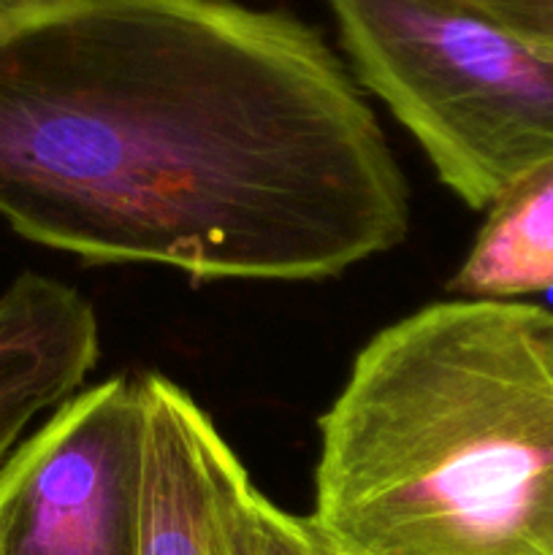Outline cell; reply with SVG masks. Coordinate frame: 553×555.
Instances as JSON below:
<instances>
[{"instance_id":"obj_1","label":"cell","mask_w":553,"mask_h":555,"mask_svg":"<svg viewBox=\"0 0 553 555\" xmlns=\"http://www.w3.org/2000/svg\"><path fill=\"white\" fill-rule=\"evenodd\" d=\"M0 217L87 263L329 280L410 193L309 25L236 0H74L0 22Z\"/></svg>"},{"instance_id":"obj_2","label":"cell","mask_w":553,"mask_h":555,"mask_svg":"<svg viewBox=\"0 0 553 555\" xmlns=\"http://www.w3.org/2000/svg\"><path fill=\"white\" fill-rule=\"evenodd\" d=\"M307 520L336 555H553V312L442 301L372 336Z\"/></svg>"},{"instance_id":"obj_3","label":"cell","mask_w":553,"mask_h":555,"mask_svg":"<svg viewBox=\"0 0 553 555\" xmlns=\"http://www.w3.org/2000/svg\"><path fill=\"white\" fill-rule=\"evenodd\" d=\"M352 74L470 209L553 163V57L459 0H325Z\"/></svg>"},{"instance_id":"obj_4","label":"cell","mask_w":553,"mask_h":555,"mask_svg":"<svg viewBox=\"0 0 553 555\" xmlns=\"http://www.w3.org/2000/svg\"><path fill=\"white\" fill-rule=\"evenodd\" d=\"M144 477V374L70 396L0 469V555H141Z\"/></svg>"},{"instance_id":"obj_5","label":"cell","mask_w":553,"mask_h":555,"mask_svg":"<svg viewBox=\"0 0 553 555\" xmlns=\"http://www.w3.org/2000/svg\"><path fill=\"white\" fill-rule=\"evenodd\" d=\"M98 356L95 309L76 287L27 271L0 293V461L33 417L76 396Z\"/></svg>"},{"instance_id":"obj_6","label":"cell","mask_w":553,"mask_h":555,"mask_svg":"<svg viewBox=\"0 0 553 555\" xmlns=\"http://www.w3.org/2000/svg\"><path fill=\"white\" fill-rule=\"evenodd\" d=\"M144 393L141 555H228L206 461L211 417L163 374H144Z\"/></svg>"},{"instance_id":"obj_7","label":"cell","mask_w":553,"mask_h":555,"mask_svg":"<svg viewBox=\"0 0 553 555\" xmlns=\"http://www.w3.org/2000/svg\"><path fill=\"white\" fill-rule=\"evenodd\" d=\"M448 287L459 296L493 301L553 291V163L529 173L488 209Z\"/></svg>"},{"instance_id":"obj_8","label":"cell","mask_w":553,"mask_h":555,"mask_svg":"<svg viewBox=\"0 0 553 555\" xmlns=\"http://www.w3.org/2000/svg\"><path fill=\"white\" fill-rule=\"evenodd\" d=\"M206 461L228 555H323V542L309 520L285 513L260 493L215 423L206 434Z\"/></svg>"},{"instance_id":"obj_9","label":"cell","mask_w":553,"mask_h":555,"mask_svg":"<svg viewBox=\"0 0 553 555\" xmlns=\"http://www.w3.org/2000/svg\"><path fill=\"white\" fill-rule=\"evenodd\" d=\"M537 52L553 57V0H459Z\"/></svg>"},{"instance_id":"obj_10","label":"cell","mask_w":553,"mask_h":555,"mask_svg":"<svg viewBox=\"0 0 553 555\" xmlns=\"http://www.w3.org/2000/svg\"><path fill=\"white\" fill-rule=\"evenodd\" d=\"M74 0H0V22L9 20H22V16H36L43 11L60 9V5H68Z\"/></svg>"},{"instance_id":"obj_11","label":"cell","mask_w":553,"mask_h":555,"mask_svg":"<svg viewBox=\"0 0 553 555\" xmlns=\"http://www.w3.org/2000/svg\"><path fill=\"white\" fill-rule=\"evenodd\" d=\"M323 555H336V553H331V551H329V547H325V545H323Z\"/></svg>"}]
</instances>
